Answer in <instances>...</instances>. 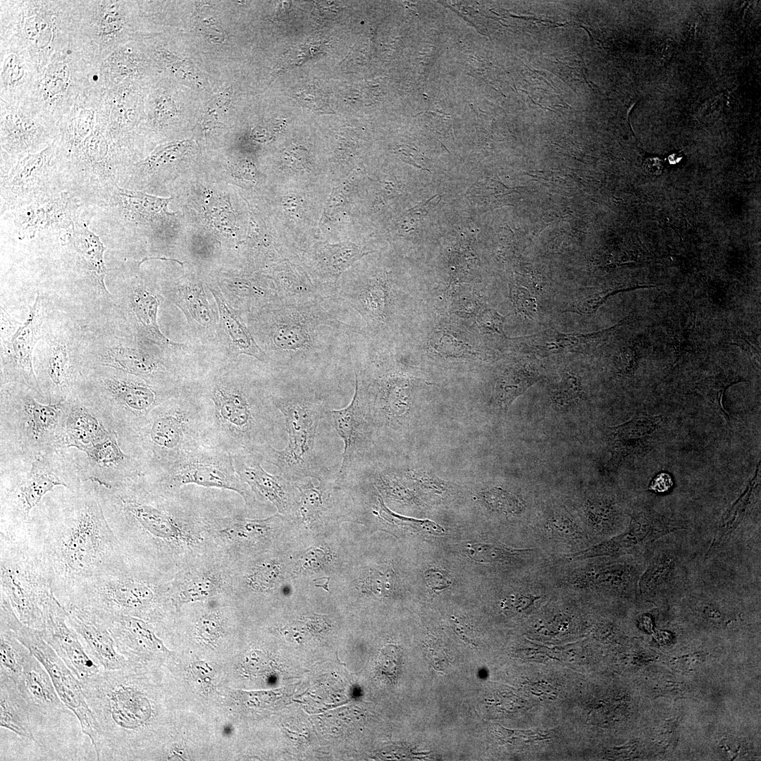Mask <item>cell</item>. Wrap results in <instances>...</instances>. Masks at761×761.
Segmentation results:
<instances>
[{
  "instance_id": "cell-33",
  "label": "cell",
  "mask_w": 761,
  "mask_h": 761,
  "mask_svg": "<svg viewBox=\"0 0 761 761\" xmlns=\"http://www.w3.org/2000/svg\"><path fill=\"white\" fill-rule=\"evenodd\" d=\"M4 141L13 151L24 150L42 135V130L34 123L18 117L7 118L1 128Z\"/></svg>"
},
{
  "instance_id": "cell-40",
  "label": "cell",
  "mask_w": 761,
  "mask_h": 761,
  "mask_svg": "<svg viewBox=\"0 0 761 761\" xmlns=\"http://www.w3.org/2000/svg\"><path fill=\"white\" fill-rule=\"evenodd\" d=\"M483 499L492 509L505 514H519L524 509L518 497L501 489H492L483 493Z\"/></svg>"
},
{
  "instance_id": "cell-27",
  "label": "cell",
  "mask_w": 761,
  "mask_h": 761,
  "mask_svg": "<svg viewBox=\"0 0 761 761\" xmlns=\"http://www.w3.org/2000/svg\"><path fill=\"white\" fill-rule=\"evenodd\" d=\"M104 365L139 377H151L161 371L159 362L149 355L121 345L108 349Z\"/></svg>"
},
{
  "instance_id": "cell-55",
  "label": "cell",
  "mask_w": 761,
  "mask_h": 761,
  "mask_svg": "<svg viewBox=\"0 0 761 761\" xmlns=\"http://www.w3.org/2000/svg\"><path fill=\"white\" fill-rule=\"evenodd\" d=\"M329 581H330V578L329 577H325V581L323 583H316L315 586L316 587L322 588L325 589L326 590L328 591L329 590H328Z\"/></svg>"
},
{
  "instance_id": "cell-8",
  "label": "cell",
  "mask_w": 761,
  "mask_h": 761,
  "mask_svg": "<svg viewBox=\"0 0 761 761\" xmlns=\"http://www.w3.org/2000/svg\"><path fill=\"white\" fill-rule=\"evenodd\" d=\"M154 474L159 488L166 491L194 484L236 492L249 507L255 502V495L235 471L232 454L214 440L191 450Z\"/></svg>"
},
{
  "instance_id": "cell-45",
  "label": "cell",
  "mask_w": 761,
  "mask_h": 761,
  "mask_svg": "<svg viewBox=\"0 0 761 761\" xmlns=\"http://www.w3.org/2000/svg\"><path fill=\"white\" fill-rule=\"evenodd\" d=\"M514 304L521 314L533 318L537 312V302L530 292L523 287H516L512 291Z\"/></svg>"
},
{
  "instance_id": "cell-19",
  "label": "cell",
  "mask_w": 761,
  "mask_h": 761,
  "mask_svg": "<svg viewBox=\"0 0 761 761\" xmlns=\"http://www.w3.org/2000/svg\"><path fill=\"white\" fill-rule=\"evenodd\" d=\"M661 418L647 414L633 416L624 423L610 427V441L617 457L639 454L651 443Z\"/></svg>"
},
{
  "instance_id": "cell-30",
  "label": "cell",
  "mask_w": 761,
  "mask_h": 761,
  "mask_svg": "<svg viewBox=\"0 0 761 761\" xmlns=\"http://www.w3.org/2000/svg\"><path fill=\"white\" fill-rule=\"evenodd\" d=\"M679 575L676 560L667 554L656 556L639 581V587L645 595H653L662 589H669L676 583Z\"/></svg>"
},
{
  "instance_id": "cell-35",
  "label": "cell",
  "mask_w": 761,
  "mask_h": 761,
  "mask_svg": "<svg viewBox=\"0 0 761 761\" xmlns=\"http://www.w3.org/2000/svg\"><path fill=\"white\" fill-rule=\"evenodd\" d=\"M221 586V581L215 574H204L194 576L181 587L179 600L189 602L206 599L218 592Z\"/></svg>"
},
{
  "instance_id": "cell-37",
  "label": "cell",
  "mask_w": 761,
  "mask_h": 761,
  "mask_svg": "<svg viewBox=\"0 0 761 761\" xmlns=\"http://www.w3.org/2000/svg\"><path fill=\"white\" fill-rule=\"evenodd\" d=\"M377 509V511H374V512L379 517L391 524L409 526L414 529L426 531L433 534H442L445 532L443 527L430 520L409 518L392 512L386 507L380 497H378Z\"/></svg>"
},
{
  "instance_id": "cell-36",
  "label": "cell",
  "mask_w": 761,
  "mask_h": 761,
  "mask_svg": "<svg viewBox=\"0 0 761 761\" xmlns=\"http://www.w3.org/2000/svg\"><path fill=\"white\" fill-rule=\"evenodd\" d=\"M275 516L263 519H237L229 524L221 532L231 539H259L266 536Z\"/></svg>"
},
{
  "instance_id": "cell-46",
  "label": "cell",
  "mask_w": 761,
  "mask_h": 761,
  "mask_svg": "<svg viewBox=\"0 0 761 761\" xmlns=\"http://www.w3.org/2000/svg\"><path fill=\"white\" fill-rule=\"evenodd\" d=\"M24 70L20 59L15 54L8 55L4 61L1 78L7 85L15 86L23 78Z\"/></svg>"
},
{
  "instance_id": "cell-6",
  "label": "cell",
  "mask_w": 761,
  "mask_h": 761,
  "mask_svg": "<svg viewBox=\"0 0 761 761\" xmlns=\"http://www.w3.org/2000/svg\"><path fill=\"white\" fill-rule=\"evenodd\" d=\"M133 432L146 453L147 471L153 473L214 440L209 408L187 399L166 400Z\"/></svg>"
},
{
  "instance_id": "cell-51",
  "label": "cell",
  "mask_w": 761,
  "mask_h": 761,
  "mask_svg": "<svg viewBox=\"0 0 761 761\" xmlns=\"http://www.w3.org/2000/svg\"><path fill=\"white\" fill-rule=\"evenodd\" d=\"M390 576L376 572L368 579V588L377 594H384L390 589Z\"/></svg>"
},
{
  "instance_id": "cell-49",
  "label": "cell",
  "mask_w": 761,
  "mask_h": 761,
  "mask_svg": "<svg viewBox=\"0 0 761 761\" xmlns=\"http://www.w3.org/2000/svg\"><path fill=\"white\" fill-rule=\"evenodd\" d=\"M589 514L596 523L605 525L612 519L614 510L610 503L596 502L589 506Z\"/></svg>"
},
{
  "instance_id": "cell-47",
  "label": "cell",
  "mask_w": 761,
  "mask_h": 761,
  "mask_svg": "<svg viewBox=\"0 0 761 761\" xmlns=\"http://www.w3.org/2000/svg\"><path fill=\"white\" fill-rule=\"evenodd\" d=\"M67 80L68 71L66 66L61 63L55 65L47 75L45 85L49 94L53 96L62 91Z\"/></svg>"
},
{
  "instance_id": "cell-31",
  "label": "cell",
  "mask_w": 761,
  "mask_h": 761,
  "mask_svg": "<svg viewBox=\"0 0 761 761\" xmlns=\"http://www.w3.org/2000/svg\"><path fill=\"white\" fill-rule=\"evenodd\" d=\"M541 378L535 371L516 366L506 371L497 387V399L502 407L507 409L526 390Z\"/></svg>"
},
{
  "instance_id": "cell-41",
  "label": "cell",
  "mask_w": 761,
  "mask_h": 761,
  "mask_svg": "<svg viewBox=\"0 0 761 761\" xmlns=\"http://www.w3.org/2000/svg\"><path fill=\"white\" fill-rule=\"evenodd\" d=\"M581 392V385L576 376L566 373L552 395L553 402L561 408L575 404Z\"/></svg>"
},
{
  "instance_id": "cell-13",
  "label": "cell",
  "mask_w": 761,
  "mask_h": 761,
  "mask_svg": "<svg viewBox=\"0 0 761 761\" xmlns=\"http://www.w3.org/2000/svg\"><path fill=\"white\" fill-rule=\"evenodd\" d=\"M23 678L31 724L56 726L68 707L60 699L46 669L30 652L24 660Z\"/></svg>"
},
{
  "instance_id": "cell-15",
  "label": "cell",
  "mask_w": 761,
  "mask_h": 761,
  "mask_svg": "<svg viewBox=\"0 0 761 761\" xmlns=\"http://www.w3.org/2000/svg\"><path fill=\"white\" fill-rule=\"evenodd\" d=\"M39 299L37 295L30 307L28 317L23 323H19L7 343L6 365L4 366L8 380H20L25 384L39 390V386L32 367V351L39 338L42 324Z\"/></svg>"
},
{
  "instance_id": "cell-52",
  "label": "cell",
  "mask_w": 761,
  "mask_h": 761,
  "mask_svg": "<svg viewBox=\"0 0 761 761\" xmlns=\"http://www.w3.org/2000/svg\"><path fill=\"white\" fill-rule=\"evenodd\" d=\"M673 485L672 476L666 472H661L653 478L649 489L657 493H664L670 490Z\"/></svg>"
},
{
  "instance_id": "cell-7",
  "label": "cell",
  "mask_w": 761,
  "mask_h": 761,
  "mask_svg": "<svg viewBox=\"0 0 761 761\" xmlns=\"http://www.w3.org/2000/svg\"><path fill=\"white\" fill-rule=\"evenodd\" d=\"M0 625L8 628L44 666L63 704L78 719L98 759L101 750L99 726L85 699L80 680L42 638L40 631L23 624L10 604L0 605Z\"/></svg>"
},
{
  "instance_id": "cell-28",
  "label": "cell",
  "mask_w": 761,
  "mask_h": 761,
  "mask_svg": "<svg viewBox=\"0 0 761 761\" xmlns=\"http://www.w3.org/2000/svg\"><path fill=\"white\" fill-rule=\"evenodd\" d=\"M66 216L65 200L34 204L20 211L18 226L25 235L33 236L36 232L61 223Z\"/></svg>"
},
{
  "instance_id": "cell-9",
  "label": "cell",
  "mask_w": 761,
  "mask_h": 761,
  "mask_svg": "<svg viewBox=\"0 0 761 761\" xmlns=\"http://www.w3.org/2000/svg\"><path fill=\"white\" fill-rule=\"evenodd\" d=\"M59 485L70 490L80 488L76 479L59 474L48 462L37 459L24 477L2 490L0 530L25 522L42 497Z\"/></svg>"
},
{
  "instance_id": "cell-18",
  "label": "cell",
  "mask_w": 761,
  "mask_h": 761,
  "mask_svg": "<svg viewBox=\"0 0 761 761\" xmlns=\"http://www.w3.org/2000/svg\"><path fill=\"white\" fill-rule=\"evenodd\" d=\"M109 629L118 652L124 657L132 654L151 656L165 650L151 626L132 616H118L101 620Z\"/></svg>"
},
{
  "instance_id": "cell-50",
  "label": "cell",
  "mask_w": 761,
  "mask_h": 761,
  "mask_svg": "<svg viewBox=\"0 0 761 761\" xmlns=\"http://www.w3.org/2000/svg\"><path fill=\"white\" fill-rule=\"evenodd\" d=\"M425 579L427 586L433 590H442L451 584L445 573L439 569L427 570L425 573Z\"/></svg>"
},
{
  "instance_id": "cell-25",
  "label": "cell",
  "mask_w": 761,
  "mask_h": 761,
  "mask_svg": "<svg viewBox=\"0 0 761 761\" xmlns=\"http://www.w3.org/2000/svg\"><path fill=\"white\" fill-rule=\"evenodd\" d=\"M73 240L77 251L80 254L92 272L101 290L108 293L104 278L106 269L104 261L105 247L99 236L92 232L85 224L76 223L73 225Z\"/></svg>"
},
{
  "instance_id": "cell-16",
  "label": "cell",
  "mask_w": 761,
  "mask_h": 761,
  "mask_svg": "<svg viewBox=\"0 0 761 761\" xmlns=\"http://www.w3.org/2000/svg\"><path fill=\"white\" fill-rule=\"evenodd\" d=\"M232 457L236 473L254 495L271 502L280 513L288 510L290 480L265 471L261 466L264 461L258 452L241 451L232 454Z\"/></svg>"
},
{
  "instance_id": "cell-54",
  "label": "cell",
  "mask_w": 761,
  "mask_h": 761,
  "mask_svg": "<svg viewBox=\"0 0 761 761\" xmlns=\"http://www.w3.org/2000/svg\"><path fill=\"white\" fill-rule=\"evenodd\" d=\"M647 166H648V169L651 172V173H655L656 172H660V169H661V168H657L658 166H660L659 161L657 159V160H652V159L650 160V161L649 163H648Z\"/></svg>"
},
{
  "instance_id": "cell-38",
  "label": "cell",
  "mask_w": 761,
  "mask_h": 761,
  "mask_svg": "<svg viewBox=\"0 0 761 761\" xmlns=\"http://www.w3.org/2000/svg\"><path fill=\"white\" fill-rule=\"evenodd\" d=\"M180 292L181 302L190 315L204 326L209 323L210 310L202 288L199 286H188L184 291Z\"/></svg>"
},
{
  "instance_id": "cell-24",
  "label": "cell",
  "mask_w": 761,
  "mask_h": 761,
  "mask_svg": "<svg viewBox=\"0 0 761 761\" xmlns=\"http://www.w3.org/2000/svg\"><path fill=\"white\" fill-rule=\"evenodd\" d=\"M211 291L218 307L223 330L229 338L235 351L252 357L264 364L271 362V358L257 344L249 330L238 314L228 304L222 295L214 290Z\"/></svg>"
},
{
  "instance_id": "cell-39",
  "label": "cell",
  "mask_w": 761,
  "mask_h": 761,
  "mask_svg": "<svg viewBox=\"0 0 761 761\" xmlns=\"http://www.w3.org/2000/svg\"><path fill=\"white\" fill-rule=\"evenodd\" d=\"M523 550L512 549L504 545L475 543L467 545V555L480 563L502 562L519 555Z\"/></svg>"
},
{
  "instance_id": "cell-22",
  "label": "cell",
  "mask_w": 761,
  "mask_h": 761,
  "mask_svg": "<svg viewBox=\"0 0 761 761\" xmlns=\"http://www.w3.org/2000/svg\"><path fill=\"white\" fill-rule=\"evenodd\" d=\"M278 301L285 303H307L328 299L306 272L298 266L286 264L276 273Z\"/></svg>"
},
{
  "instance_id": "cell-10",
  "label": "cell",
  "mask_w": 761,
  "mask_h": 761,
  "mask_svg": "<svg viewBox=\"0 0 761 761\" xmlns=\"http://www.w3.org/2000/svg\"><path fill=\"white\" fill-rule=\"evenodd\" d=\"M326 419L344 443L341 464L336 481L343 482L359 469L369 447L372 425L364 391L355 379V389L350 403L340 409H327Z\"/></svg>"
},
{
  "instance_id": "cell-34",
  "label": "cell",
  "mask_w": 761,
  "mask_h": 761,
  "mask_svg": "<svg viewBox=\"0 0 761 761\" xmlns=\"http://www.w3.org/2000/svg\"><path fill=\"white\" fill-rule=\"evenodd\" d=\"M48 378L54 388H61L68 383L70 376V360L66 345L56 342L51 346L46 363Z\"/></svg>"
},
{
  "instance_id": "cell-44",
  "label": "cell",
  "mask_w": 761,
  "mask_h": 761,
  "mask_svg": "<svg viewBox=\"0 0 761 761\" xmlns=\"http://www.w3.org/2000/svg\"><path fill=\"white\" fill-rule=\"evenodd\" d=\"M278 574V570L275 564H261L249 576V584L256 589L268 588L274 583Z\"/></svg>"
},
{
  "instance_id": "cell-17",
  "label": "cell",
  "mask_w": 761,
  "mask_h": 761,
  "mask_svg": "<svg viewBox=\"0 0 761 761\" xmlns=\"http://www.w3.org/2000/svg\"><path fill=\"white\" fill-rule=\"evenodd\" d=\"M67 622L78 633L87 652L104 669H122L125 660L117 650L107 626L92 614L77 607L66 609Z\"/></svg>"
},
{
  "instance_id": "cell-3",
  "label": "cell",
  "mask_w": 761,
  "mask_h": 761,
  "mask_svg": "<svg viewBox=\"0 0 761 761\" xmlns=\"http://www.w3.org/2000/svg\"><path fill=\"white\" fill-rule=\"evenodd\" d=\"M208 397L212 438L231 454L272 445L281 426L271 394L249 383L217 380Z\"/></svg>"
},
{
  "instance_id": "cell-29",
  "label": "cell",
  "mask_w": 761,
  "mask_h": 761,
  "mask_svg": "<svg viewBox=\"0 0 761 761\" xmlns=\"http://www.w3.org/2000/svg\"><path fill=\"white\" fill-rule=\"evenodd\" d=\"M132 310L149 335L159 345L172 344L160 331L156 322L159 301L156 295L143 286L135 287L130 296Z\"/></svg>"
},
{
  "instance_id": "cell-2",
  "label": "cell",
  "mask_w": 761,
  "mask_h": 761,
  "mask_svg": "<svg viewBox=\"0 0 761 761\" xmlns=\"http://www.w3.org/2000/svg\"><path fill=\"white\" fill-rule=\"evenodd\" d=\"M266 325V336L280 366L307 373L349 351V311L336 298L307 303L277 302Z\"/></svg>"
},
{
  "instance_id": "cell-11",
  "label": "cell",
  "mask_w": 761,
  "mask_h": 761,
  "mask_svg": "<svg viewBox=\"0 0 761 761\" xmlns=\"http://www.w3.org/2000/svg\"><path fill=\"white\" fill-rule=\"evenodd\" d=\"M67 617V610L52 592L44 604L43 629L39 631L44 641L80 680L98 672L101 667L86 651L79 635L68 624Z\"/></svg>"
},
{
  "instance_id": "cell-26",
  "label": "cell",
  "mask_w": 761,
  "mask_h": 761,
  "mask_svg": "<svg viewBox=\"0 0 761 761\" xmlns=\"http://www.w3.org/2000/svg\"><path fill=\"white\" fill-rule=\"evenodd\" d=\"M29 652L8 628L0 625V675L11 679L24 693L23 663Z\"/></svg>"
},
{
  "instance_id": "cell-53",
  "label": "cell",
  "mask_w": 761,
  "mask_h": 761,
  "mask_svg": "<svg viewBox=\"0 0 761 761\" xmlns=\"http://www.w3.org/2000/svg\"><path fill=\"white\" fill-rule=\"evenodd\" d=\"M325 558V552L321 550L315 549L309 551L303 557L302 567L304 568L319 566Z\"/></svg>"
},
{
  "instance_id": "cell-42",
  "label": "cell",
  "mask_w": 761,
  "mask_h": 761,
  "mask_svg": "<svg viewBox=\"0 0 761 761\" xmlns=\"http://www.w3.org/2000/svg\"><path fill=\"white\" fill-rule=\"evenodd\" d=\"M84 153L86 159L94 165L101 166L106 163L108 144L105 137L98 131L92 132L84 142Z\"/></svg>"
},
{
  "instance_id": "cell-20",
  "label": "cell",
  "mask_w": 761,
  "mask_h": 761,
  "mask_svg": "<svg viewBox=\"0 0 761 761\" xmlns=\"http://www.w3.org/2000/svg\"><path fill=\"white\" fill-rule=\"evenodd\" d=\"M0 724L22 739L35 741L27 700L11 679L0 675Z\"/></svg>"
},
{
  "instance_id": "cell-4",
  "label": "cell",
  "mask_w": 761,
  "mask_h": 761,
  "mask_svg": "<svg viewBox=\"0 0 761 761\" xmlns=\"http://www.w3.org/2000/svg\"><path fill=\"white\" fill-rule=\"evenodd\" d=\"M302 382L271 394L273 404L284 419L288 436L286 447L278 450L267 445L258 452L264 462L277 467L279 474L295 481L317 478L326 469L316 452L319 422L328 409L326 399L317 387Z\"/></svg>"
},
{
  "instance_id": "cell-14",
  "label": "cell",
  "mask_w": 761,
  "mask_h": 761,
  "mask_svg": "<svg viewBox=\"0 0 761 761\" xmlns=\"http://www.w3.org/2000/svg\"><path fill=\"white\" fill-rule=\"evenodd\" d=\"M685 528L677 521L652 510L638 512L632 516L629 528L612 539L578 553V558L606 555H619L644 549L658 538L674 531Z\"/></svg>"
},
{
  "instance_id": "cell-5",
  "label": "cell",
  "mask_w": 761,
  "mask_h": 761,
  "mask_svg": "<svg viewBox=\"0 0 761 761\" xmlns=\"http://www.w3.org/2000/svg\"><path fill=\"white\" fill-rule=\"evenodd\" d=\"M0 593L25 625L43 629L44 606L53 592L45 564L25 522L0 530Z\"/></svg>"
},
{
  "instance_id": "cell-48",
  "label": "cell",
  "mask_w": 761,
  "mask_h": 761,
  "mask_svg": "<svg viewBox=\"0 0 761 761\" xmlns=\"http://www.w3.org/2000/svg\"><path fill=\"white\" fill-rule=\"evenodd\" d=\"M478 322L484 330L490 333H503V318L495 310L485 311L479 317Z\"/></svg>"
},
{
  "instance_id": "cell-23",
  "label": "cell",
  "mask_w": 761,
  "mask_h": 761,
  "mask_svg": "<svg viewBox=\"0 0 761 761\" xmlns=\"http://www.w3.org/2000/svg\"><path fill=\"white\" fill-rule=\"evenodd\" d=\"M65 443L85 451L107 438L110 433L86 408L74 405L63 423Z\"/></svg>"
},
{
  "instance_id": "cell-43",
  "label": "cell",
  "mask_w": 761,
  "mask_h": 761,
  "mask_svg": "<svg viewBox=\"0 0 761 761\" xmlns=\"http://www.w3.org/2000/svg\"><path fill=\"white\" fill-rule=\"evenodd\" d=\"M297 100L310 110L319 113H333L326 94L321 89L311 87L296 94Z\"/></svg>"
},
{
  "instance_id": "cell-1",
  "label": "cell",
  "mask_w": 761,
  "mask_h": 761,
  "mask_svg": "<svg viewBox=\"0 0 761 761\" xmlns=\"http://www.w3.org/2000/svg\"><path fill=\"white\" fill-rule=\"evenodd\" d=\"M25 527L61 605L125 555L106 518L95 485L54 495L30 516Z\"/></svg>"
},
{
  "instance_id": "cell-21",
  "label": "cell",
  "mask_w": 761,
  "mask_h": 761,
  "mask_svg": "<svg viewBox=\"0 0 761 761\" xmlns=\"http://www.w3.org/2000/svg\"><path fill=\"white\" fill-rule=\"evenodd\" d=\"M20 409L23 431L30 441L36 444L54 434L63 414L61 403L43 404L30 395L21 398Z\"/></svg>"
},
{
  "instance_id": "cell-32",
  "label": "cell",
  "mask_w": 761,
  "mask_h": 761,
  "mask_svg": "<svg viewBox=\"0 0 761 761\" xmlns=\"http://www.w3.org/2000/svg\"><path fill=\"white\" fill-rule=\"evenodd\" d=\"M47 149L28 154L13 168L8 179V185L13 191L25 190L47 173L49 162Z\"/></svg>"
},
{
  "instance_id": "cell-12",
  "label": "cell",
  "mask_w": 761,
  "mask_h": 761,
  "mask_svg": "<svg viewBox=\"0 0 761 761\" xmlns=\"http://www.w3.org/2000/svg\"><path fill=\"white\" fill-rule=\"evenodd\" d=\"M123 373H112L101 380V388L116 407L128 428L135 431L148 418L151 412L169 399L137 378Z\"/></svg>"
}]
</instances>
